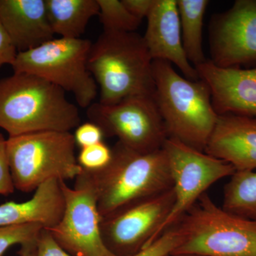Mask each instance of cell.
I'll return each mask as SVG.
<instances>
[{
    "mask_svg": "<svg viewBox=\"0 0 256 256\" xmlns=\"http://www.w3.org/2000/svg\"><path fill=\"white\" fill-rule=\"evenodd\" d=\"M183 240L182 232L176 224L132 256H166L172 254L181 245Z\"/></svg>",
    "mask_w": 256,
    "mask_h": 256,
    "instance_id": "23",
    "label": "cell"
},
{
    "mask_svg": "<svg viewBox=\"0 0 256 256\" xmlns=\"http://www.w3.org/2000/svg\"><path fill=\"white\" fill-rule=\"evenodd\" d=\"M36 254L37 242L22 246L18 252L20 256H36Z\"/></svg>",
    "mask_w": 256,
    "mask_h": 256,
    "instance_id": "30",
    "label": "cell"
},
{
    "mask_svg": "<svg viewBox=\"0 0 256 256\" xmlns=\"http://www.w3.org/2000/svg\"><path fill=\"white\" fill-rule=\"evenodd\" d=\"M14 190L6 154V139L0 133V195L6 196Z\"/></svg>",
    "mask_w": 256,
    "mask_h": 256,
    "instance_id": "26",
    "label": "cell"
},
{
    "mask_svg": "<svg viewBox=\"0 0 256 256\" xmlns=\"http://www.w3.org/2000/svg\"><path fill=\"white\" fill-rule=\"evenodd\" d=\"M222 208L229 213L256 220V172H236L224 188Z\"/></svg>",
    "mask_w": 256,
    "mask_h": 256,
    "instance_id": "20",
    "label": "cell"
},
{
    "mask_svg": "<svg viewBox=\"0 0 256 256\" xmlns=\"http://www.w3.org/2000/svg\"><path fill=\"white\" fill-rule=\"evenodd\" d=\"M131 14L138 20L148 18L154 0H121Z\"/></svg>",
    "mask_w": 256,
    "mask_h": 256,
    "instance_id": "29",
    "label": "cell"
},
{
    "mask_svg": "<svg viewBox=\"0 0 256 256\" xmlns=\"http://www.w3.org/2000/svg\"><path fill=\"white\" fill-rule=\"evenodd\" d=\"M92 42L85 38H54L26 52H18L14 73L36 76L73 94L77 104L88 108L98 87L88 68Z\"/></svg>",
    "mask_w": 256,
    "mask_h": 256,
    "instance_id": "7",
    "label": "cell"
},
{
    "mask_svg": "<svg viewBox=\"0 0 256 256\" xmlns=\"http://www.w3.org/2000/svg\"><path fill=\"white\" fill-rule=\"evenodd\" d=\"M112 150L104 142L80 148L77 160L79 165L86 171H98L110 162Z\"/></svg>",
    "mask_w": 256,
    "mask_h": 256,
    "instance_id": "24",
    "label": "cell"
},
{
    "mask_svg": "<svg viewBox=\"0 0 256 256\" xmlns=\"http://www.w3.org/2000/svg\"><path fill=\"white\" fill-rule=\"evenodd\" d=\"M152 62L139 34L102 32L92 43L88 58L100 92L98 102L114 105L131 96L154 95Z\"/></svg>",
    "mask_w": 256,
    "mask_h": 256,
    "instance_id": "2",
    "label": "cell"
},
{
    "mask_svg": "<svg viewBox=\"0 0 256 256\" xmlns=\"http://www.w3.org/2000/svg\"><path fill=\"white\" fill-rule=\"evenodd\" d=\"M87 116L104 136L117 138L118 142L138 152L160 150L169 138L154 95L131 96L114 105L94 102Z\"/></svg>",
    "mask_w": 256,
    "mask_h": 256,
    "instance_id": "8",
    "label": "cell"
},
{
    "mask_svg": "<svg viewBox=\"0 0 256 256\" xmlns=\"http://www.w3.org/2000/svg\"><path fill=\"white\" fill-rule=\"evenodd\" d=\"M65 92L32 74L14 73L0 80V128L9 137L70 132L82 122L78 108Z\"/></svg>",
    "mask_w": 256,
    "mask_h": 256,
    "instance_id": "1",
    "label": "cell"
},
{
    "mask_svg": "<svg viewBox=\"0 0 256 256\" xmlns=\"http://www.w3.org/2000/svg\"><path fill=\"white\" fill-rule=\"evenodd\" d=\"M0 23L18 52L53 40L45 0H0Z\"/></svg>",
    "mask_w": 256,
    "mask_h": 256,
    "instance_id": "16",
    "label": "cell"
},
{
    "mask_svg": "<svg viewBox=\"0 0 256 256\" xmlns=\"http://www.w3.org/2000/svg\"><path fill=\"white\" fill-rule=\"evenodd\" d=\"M184 240L172 254L256 256V220L217 206L205 193L178 223Z\"/></svg>",
    "mask_w": 256,
    "mask_h": 256,
    "instance_id": "5",
    "label": "cell"
},
{
    "mask_svg": "<svg viewBox=\"0 0 256 256\" xmlns=\"http://www.w3.org/2000/svg\"><path fill=\"white\" fill-rule=\"evenodd\" d=\"M208 2L207 0H176L184 50L194 68L206 60L202 47V31Z\"/></svg>",
    "mask_w": 256,
    "mask_h": 256,
    "instance_id": "19",
    "label": "cell"
},
{
    "mask_svg": "<svg viewBox=\"0 0 256 256\" xmlns=\"http://www.w3.org/2000/svg\"><path fill=\"white\" fill-rule=\"evenodd\" d=\"M44 228L37 224L0 226V256L15 245L36 242Z\"/></svg>",
    "mask_w": 256,
    "mask_h": 256,
    "instance_id": "22",
    "label": "cell"
},
{
    "mask_svg": "<svg viewBox=\"0 0 256 256\" xmlns=\"http://www.w3.org/2000/svg\"><path fill=\"white\" fill-rule=\"evenodd\" d=\"M204 152L232 164L236 172L255 171L256 116H218Z\"/></svg>",
    "mask_w": 256,
    "mask_h": 256,
    "instance_id": "15",
    "label": "cell"
},
{
    "mask_svg": "<svg viewBox=\"0 0 256 256\" xmlns=\"http://www.w3.org/2000/svg\"><path fill=\"white\" fill-rule=\"evenodd\" d=\"M152 68L154 98L168 137L204 152L218 116L208 84L182 76L166 60H153Z\"/></svg>",
    "mask_w": 256,
    "mask_h": 256,
    "instance_id": "3",
    "label": "cell"
},
{
    "mask_svg": "<svg viewBox=\"0 0 256 256\" xmlns=\"http://www.w3.org/2000/svg\"><path fill=\"white\" fill-rule=\"evenodd\" d=\"M99 6L98 16L104 26V32H136L141 20L134 18L128 12L122 1L97 0Z\"/></svg>",
    "mask_w": 256,
    "mask_h": 256,
    "instance_id": "21",
    "label": "cell"
},
{
    "mask_svg": "<svg viewBox=\"0 0 256 256\" xmlns=\"http://www.w3.org/2000/svg\"><path fill=\"white\" fill-rule=\"evenodd\" d=\"M198 78L210 88L218 116H256V67L220 68L210 60L195 67Z\"/></svg>",
    "mask_w": 256,
    "mask_h": 256,
    "instance_id": "13",
    "label": "cell"
},
{
    "mask_svg": "<svg viewBox=\"0 0 256 256\" xmlns=\"http://www.w3.org/2000/svg\"><path fill=\"white\" fill-rule=\"evenodd\" d=\"M163 149L169 160L175 202L156 238L178 224L214 184L236 172L234 166L226 162L196 150L174 138H168Z\"/></svg>",
    "mask_w": 256,
    "mask_h": 256,
    "instance_id": "9",
    "label": "cell"
},
{
    "mask_svg": "<svg viewBox=\"0 0 256 256\" xmlns=\"http://www.w3.org/2000/svg\"><path fill=\"white\" fill-rule=\"evenodd\" d=\"M74 134L44 131L9 137L6 154L14 188L30 193L48 180H75L82 168Z\"/></svg>",
    "mask_w": 256,
    "mask_h": 256,
    "instance_id": "6",
    "label": "cell"
},
{
    "mask_svg": "<svg viewBox=\"0 0 256 256\" xmlns=\"http://www.w3.org/2000/svg\"><path fill=\"white\" fill-rule=\"evenodd\" d=\"M174 202L172 188L101 217V235L106 247L116 256L137 254L156 240Z\"/></svg>",
    "mask_w": 256,
    "mask_h": 256,
    "instance_id": "11",
    "label": "cell"
},
{
    "mask_svg": "<svg viewBox=\"0 0 256 256\" xmlns=\"http://www.w3.org/2000/svg\"><path fill=\"white\" fill-rule=\"evenodd\" d=\"M146 18L143 38L152 60H166L176 66L185 78L200 80L184 50L176 0H154Z\"/></svg>",
    "mask_w": 256,
    "mask_h": 256,
    "instance_id": "14",
    "label": "cell"
},
{
    "mask_svg": "<svg viewBox=\"0 0 256 256\" xmlns=\"http://www.w3.org/2000/svg\"><path fill=\"white\" fill-rule=\"evenodd\" d=\"M64 210L60 180L54 178L40 185L28 201L0 205V226L37 224L48 230L60 223Z\"/></svg>",
    "mask_w": 256,
    "mask_h": 256,
    "instance_id": "17",
    "label": "cell"
},
{
    "mask_svg": "<svg viewBox=\"0 0 256 256\" xmlns=\"http://www.w3.org/2000/svg\"><path fill=\"white\" fill-rule=\"evenodd\" d=\"M166 256H201L196 255H190V254H170Z\"/></svg>",
    "mask_w": 256,
    "mask_h": 256,
    "instance_id": "31",
    "label": "cell"
},
{
    "mask_svg": "<svg viewBox=\"0 0 256 256\" xmlns=\"http://www.w3.org/2000/svg\"><path fill=\"white\" fill-rule=\"evenodd\" d=\"M45 1L52 30L62 38H82L88 24L99 13L97 0Z\"/></svg>",
    "mask_w": 256,
    "mask_h": 256,
    "instance_id": "18",
    "label": "cell"
},
{
    "mask_svg": "<svg viewBox=\"0 0 256 256\" xmlns=\"http://www.w3.org/2000/svg\"><path fill=\"white\" fill-rule=\"evenodd\" d=\"M18 54V50L0 23V66L4 64L12 65Z\"/></svg>",
    "mask_w": 256,
    "mask_h": 256,
    "instance_id": "28",
    "label": "cell"
},
{
    "mask_svg": "<svg viewBox=\"0 0 256 256\" xmlns=\"http://www.w3.org/2000/svg\"><path fill=\"white\" fill-rule=\"evenodd\" d=\"M104 136V133L100 128L90 121L79 124L76 128L74 134L76 144L80 148L94 146L102 142Z\"/></svg>",
    "mask_w": 256,
    "mask_h": 256,
    "instance_id": "25",
    "label": "cell"
},
{
    "mask_svg": "<svg viewBox=\"0 0 256 256\" xmlns=\"http://www.w3.org/2000/svg\"><path fill=\"white\" fill-rule=\"evenodd\" d=\"M60 184L65 210L60 223L48 229L56 242L72 256H116L102 238L97 195L88 173L82 170L74 188Z\"/></svg>",
    "mask_w": 256,
    "mask_h": 256,
    "instance_id": "10",
    "label": "cell"
},
{
    "mask_svg": "<svg viewBox=\"0 0 256 256\" xmlns=\"http://www.w3.org/2000/svg\"><path fill=\"white\" fill-rule=\"evenodd\" d=\"M111 150L112 156L106 168L86 170L95 188L101 217L173 188L169 160L163 148L141 153L117 142Z\"/></svg>",
    "mask_w": 256,
    "mask_h": 256,
    "instance_id": "4",
    "label": "cell"
},
{
    "mask_svg": "<svg viewBox=\"0 0 256 256\" xmlns=\"http://www.w3.org/2000/svg\"><path fill=\"white\" fill-rule=\"evenodd\" d=\"M36 256H72L56 242L52 234L44 228L37 240Z\"/></svg>",
    "mask_w": 256,
    "mask_h": 256,
    "instance_id": "27",
    "label": "cell"
},
{
    "mask_svg": "<svg viewBox=\"0 0 256 256\" xmlns=\"http://www.w3.org/2000/svg\"><path fill=\"white\" fill-rule=\"evenodd\" d=\"M210 62L220 68L256 67V0H237L216 16L210 30Z\"/></svg>",
    "mask_w": 256,
    "mask_h": 256,
    "instance_id": "12",
    "label": "cell"
}]
</instances>
